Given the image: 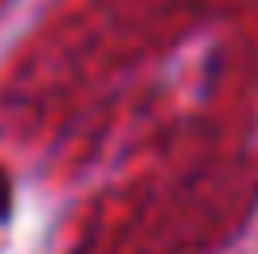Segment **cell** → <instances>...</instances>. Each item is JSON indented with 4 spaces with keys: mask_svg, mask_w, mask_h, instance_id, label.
Instances as JSON below:
<instances>
[{
    "mask_svg": "<svg viewBox=\"0 0 258 254\" xmlns=\"http://www.w3.org/2000/svg\"><path fill=\"white\" fill-rule=\"evenodd\" d=\"M9 212V178H5V169H0V216Z\"/></svg>",
    "mask_w": 258,
    "mask_h": 254,
    "instance_id": "cell-1",
    "label": "cell"
}]
</instances>
